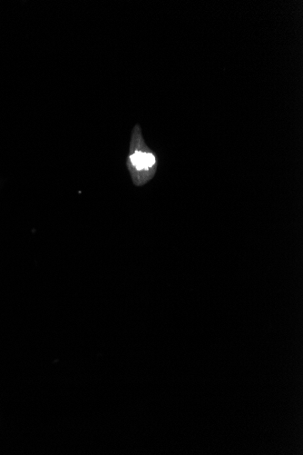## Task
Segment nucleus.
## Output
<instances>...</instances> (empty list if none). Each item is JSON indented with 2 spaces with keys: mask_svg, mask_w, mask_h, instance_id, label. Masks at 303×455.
I'll return each mask as SVG.
<instances>
[{
  "mask_svg": "<svg viewBox=\"0 0 303 455\" xmlns=\"http://www.w3.org/2000/svg\"><path fill=\"white\" fill-rule=\"evenodd\" d=\"M126 166L135 186H143L147 184L154 178L157 172L158 163L156 154L145 143L139 125H135L132 131Z\"/></svg>",
  "mask_w": 303,
  "mask_h": 455,
  "instance_id": "1",
  "label": "nucleus"
}]
</instances>
